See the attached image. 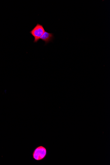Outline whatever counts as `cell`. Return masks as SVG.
Masks as SVG:
<instances>
[{
	"instance_id": "cell-1",
	"label": "cell",
	"mask_w": 110,
	"mask_h": 165,
	"mask_svg": "<svg viewBox=\"0 0 110 165\" xmlns=\"http://www.w3.org/2000/svg\"><path fill=\"white\" fill-rule=\"evenodd\" d=\"M47 154L46 148L43 146H39L34 149L32 155L33 159L36 161H40L44 159Z\"/></svg>"
},
{
	"instance_id": "cell-2",
	"label": "cell",
	"mask_w": 110,
	"mask_h": 165,
	"mask_svg": "<svg viewBox=\"0 0 110 165\" xmlns=\"http://www.w3.org/2000/svg\"><path fill=\"white\" fill-rule=\"evenodd\" d=\"M45 31L42 25L37 24L34 28L29 32L34 38V43H37L40 40V37Z\"/></svg>"
},
{
	"instance_id": "cell-3",
	"label": "cell",
	"mask_w": 110,
	"mask_h": 165,
	"mask_svg": "<svg viewBox=\"0 0 110 165\" xmlns=\"http://www.w3.org/2000/svg\"><path fill=\"white\" fill-rule=\"evenodd\" d=\"M54 34L45 31L43 35L41 37L40 39L44 41L45 44L51 42L54 38Z\"/></svg>"
}]
</instances>
